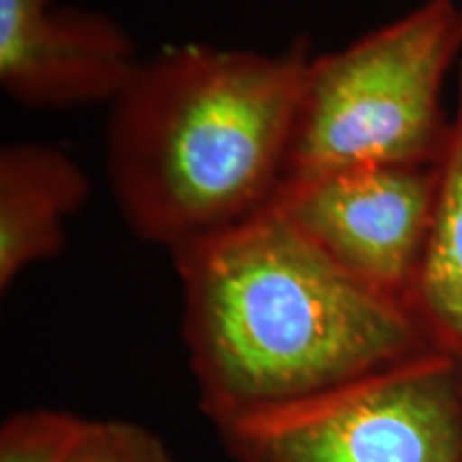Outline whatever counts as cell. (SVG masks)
<instances>
[{"mask_svg": "<svg viewBox=\"0 0 462 462\" xmlns=\"http://www.w3.org/2000/svg\"><path fill=\"white\" fill-rule=\"evenodd\" d=\"M460 360H462V357H460Z\"/></svg>", "mask_w": 462, "mask_h": 462, "instance_id": "8fae6325", "label": "cell"}, {"mask_svg": "<svg viewBox=\"0 0 462 462\" xmlns=\"http://www.w3.org/2000/svg\"><path fill=\"white\" fill-rule=\"evenodd\" d=\"M135 45L112 17L0 0V84L26 107L112 103L135 73Z\"/></svg>", "mask_w": 462, "mask_h": 462, "instance_id": "8992f818", "label": "cell"}, {"mask_svg": "<svg viewBox=\"0 0 462 462\" xmlns=\"http://www.w3.org/2000/svg\"><path fill=\"white\" fill-rule=\"evenodd\" d=\"M435 165H360L291 178L274 206L340 268L379 291L409 296L437 195Z\"/></svg>", "mask_w": 462, "mask_h": 462, "instance_id": "5b68a950", "label": "cell"}, {"mask_svg": "<svg viewBox=\"0 0 462 462\" xmlns=\"http://www.w3.org/2000/svg\"><path fill=\"white\" fill-rule=\"evenodd\" d=\"M218 430L236 462H462V360L430 351Z\"/></svg>", "mask_w": 462, "mask_h": 462, "instance_id": "277c9868", "label": "cell"}, {"mask_svg": "<svg viewBox=\"0 0 462 462\" xmlns=\"http://www.w3.org/2000/svg\"><path fill=\"white\" fill-rule=\"evenodd\" d=\"M409 306L439 351L462 357V60L452 129L437 170L429 240Z\"/></svg>", "mask_w": 462, "mask_h": 462, "instance_id": "ba28073f", "label": "cell"}, {"mask_svg": "<svg viewBox=\"0 0 462 462\" xmlns=\"http://www.w3.org/2000/svg\"><path fill=\"white\" fill-rule=\"evenodd\" d=\"M171 259L201 411L218 429L439 351L411 306L340 268L274 204Z\"/></svg>", "mask_w": 462, "mask_h": 462, "instance_id": "6da1fadb", "label": "cell"}, {"mask_svg": "<svg viewBox=\"0 0 462 462\" xmlns=\"http://www.w3.org/2000/svg\"><path fill=\"white\" fill-rule=\"evenodd\" d=\"M75 462H171L163 441L126 421H95Z\"/></svg>", "mask_w": 462, "mask_h": 462, "instance_id": "30bf717a", "label": "cell"}, {"mask_svg": "<svg viewBox=\"0 0 462 462\" xmlns=\"http://www.w3.org/2000/svg\"><path fill=\"white\" fill-rule=\"evenodd\" d=\"M88 198V178L65 150L17 142L0 150V287L58 255L67 221Z\"/></svg>", "mask_w": 462, "mask_h": 462, "instance_id": "52a82bcc", "label": "cell"}, {"mask_svg": "<svg viewBox=\"0 0 462 462\" xmlns=\"http://www.w3.org/2000/svg\"><path fill=\"white\" fill-rule=\"evenodd\" d=\"M182 43L140 60L109 103L106 171L137 238L173 255L262 215L287 178L310 62Z\"/></svg>", "mask_w": 462, "mask_h": 462, "instance_id": "7a4b0ae2", "label": "cell"}, {"mask_svg": "<svg viewBox=\"0 0 462 462\" xmlns=\"http://www.w3.org/2000/svg\"><path fill=\"white\" fill-rule=\"evenodd\" d=\"M462 50V0H426L306 69L287 180L360 165H435ZM282 182V184H285Z\"/></svg>", "mask_w": 462, "mask_h": 462, "instance_id": "3957f363", "label": "cell"}, {"mask_svg": "<svg viewBox=\"0 0 462 462\" xmlns=\"http://www.w3.org/2000/svg\"><path fill=\"white\" fill-rule=\"evenodd\" d=\"M95 421L67 411L17 413L0 432V462H75Z\"/></svg>", "mask_w": 462, "mask_h": 462, "instance_id": "9c48e42d", "label": "cell"}]
</instances>
